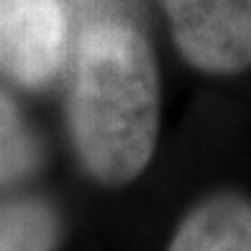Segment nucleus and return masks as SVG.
Returning a JSON list of instances; mask_svg holds the SVG:
<instances>
[{"instance_id":"4","label":"nucleus","mask_w":251,"mask_h":251,"mask_svg":"<svg viewBox=\"0 0 251 251\" xmlns=\"http://www.w3.org/2000/svg\"><path fill=\"white\" fill-rule=\"evenodd\" d=\"M169 251H251V202L241 195H215L192 210Z\"/></svg>"},{"instance_id":"1","label":"nucleus","mask_w":251,"mask_h":251,"mask_svg":"<svg viewBox=\"0 0 251 251\" xmlns=\"http://www.w3.org/2000/svg\"><path fill=\"white\" fill-rule=\"evenodd\" d=\"M159 131L151 47L126 21L90 24L77 47L70 133L82 167L102 185H128L149 164Z\"/></svg>"},{"instance_id":"3","label":"nucleus","mask_w":251,"mask_h":251,"mask_svg":"<svg viewBox=\"0 0 251 251\" xmlns=\"http://www.w3.org/2000/svg\"><path fill=\"white\" fill-rule=\"evenodd\" d=\"M67 54L59 0H0V72L24 87H44Z\"/></svg>"},{"instance_id":"6","label":"nucleus","mask_w":251,"mask_h":251,"mask_svg":"<svg viewBox=\"0 0 251 251\" xmlns=\"http://www.w3.org/2000/svg\"><path fill=\"white\" fill-rule=\"evenodd\" d=\"M39 146L13 100L0 93V182L18 179L36 167Z\"/></svg>"},{"instance_id":"5","label":"nucleus","mask_w":251,"mask_h":251,"mask_svg":"<svg viewBox=\"0 0 251 251\" xmlns=\"http://www.w3.org/2000/svg\"><path fill=\"white\" fill-rule=\"evenodd\" d=\"M59 218L41 200L0 205V251H54Z\"/></svg>"},{"instance_id":"2","label":"nucleus","mask_w":251,"mask_h":251,"mask_svg":"<svg viewBox=\"0 0 251 251\" xmlns=\"http://www.w3.org/2000/svg\"><path fill=\"white\" fill-rule=\"evenodd\" d=\"M179 54L210 75L251 67V0H162Z\"/></svg>"}]
</instances>
